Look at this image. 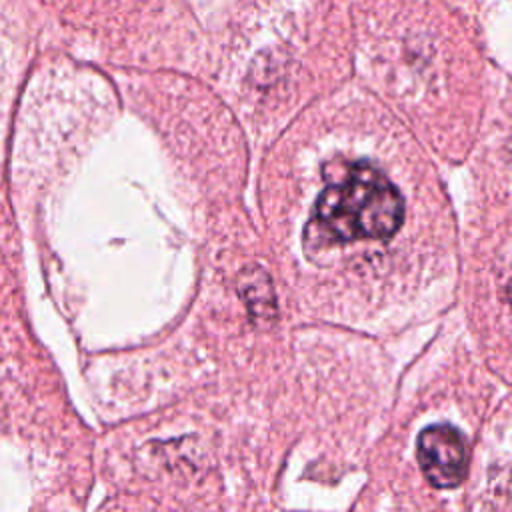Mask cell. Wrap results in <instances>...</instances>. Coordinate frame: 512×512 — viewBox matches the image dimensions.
Instances as JSON below:
<instances>
[{
  "label": "cell",
  "instance_id": "cell-3",
  "mask_svg": "<svg viewBox=\"0 0 512 512\" xmlns=\"http://www.w3.org/2000/svg\"><path fill=\"white\" fill-rule=\"evenodd\" d=\"M256 274H258V268L244 270L242 280H240L242 296L248 302V308L256 312V316H270L274 310V292H272L268 276L258 286L260 290H256Z\"/></svg>",
  "mask_w": 512,
  "mask_h": 512
},
{
  "label": "cell",
  "instance_id": "cell-2",
  "mask_svg": "<svg viewBox=\"0 0 512 512\" xmlns=\"http://www.w3.org/2000/svg\"><path fill=\"white\" fill-rule=\"evenodd\" d=\"M416 458L422 474L436 488H454L466 476V442L450 424L426 426L418 436Z\"/></svg>",
  "mask_w": 512,
  "mask_h": 512
},
{
  "label": "cell",
  "instance_id": "cell-1",
  "mask_svg": "<svg viewBox=\"0 0 512 512\" xmlns=\"http://www.w3.org/2000/svg\"><path fill=\"white\" fill-rule=\"evenodd\" d=\"M404 218L396 186L372 164L358 162L348 176L324 188L316 200L310 226L324 242L386 240Z\"/></svg>",
  "mask_w": 512,
  "mask_h": 512
}]
</instances>
